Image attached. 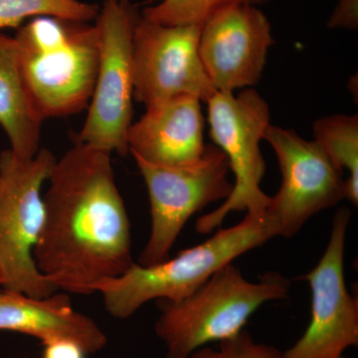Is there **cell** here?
Masks as SVG:
<instances>
[{
    "label": "cell",
    "mask_w": 358,
    "mask_h": 358,
    "mask_svg": "<svg viewBox=\"0 0 358 358\" xmlns=\"http://www.w3.org/2000/svg\"><path fill=\"white\" fill-rule=\"evenodd\" d=\"M0 289H2L1 275H0Z\"/></svg>",
    "instance_id": "7402d4cb"
},
{
    "label": "cell",
    "mask_w": 358,
    "mask_h": 358,
    "mask_svg": "<svg viewBox=\"0 0 358 358\" xmlns=\"http://www.w3.org/2000/svg\"><path fill=\"white\" fill-rule=\"evenodd\" d=\"M129 0H103L95 25L100 59L86 121L74 141L124 157L133 119L134 28L141 20Z\"/></svg>",
    "instance_id": "8992f818"
},
{
    "label": "cell",
    "mask_w": 358,
    "mask_h": 358,
    "mask_svg": "<svg viewBox=\"0 0 358 358\" xmlns=\"http://www.w3.org/2000/svg\"><path fill=\"white\" fill-rule=\"evenodd\" d=\"M207 105L210 138L227 157L235 183L229 197L218 208L197 219L195 230L199 234L221 227L231 212L263 215L271 200L261 188L266 162L260 143L271 124L265 99L248 88L237 96L216 92Z\"/></svg>",
    "instance_id": "52a82bcc"
},
{
    "label": "cell",
    "mask_w": 358,
    "mask_h": 358,
    "mask_svg": "<svg viewBox=\"0 0 358 358\" xmlns=\"http://www.w3.org/2000/svg\"><path fill=\"white\" fill-rule=\"evenodd\" d=\"M134 157L148 187L152 227L138 265L164 262L187 221L207 205L226 200L234 183L228 178L227 157L216 145H206L194 164L164 166Z\"/></svg>",
    "instance_id": "ba28073f"
},
{
    "label": "cell",
    "mask_w": 358,
    "mask_h": 358,
    "mask_svg": "<svg viewBox=\"0 0 358 358\" xmlns=\"http://www.w3.org/2000/svg\"><path fill=\"white\" fill-rule=\"evenodd\" d=\"M268 0H159L141 13L145 20L167 26H199L220 9L236 4L261 6Z\"/></svg>",
    "instance_id": "ac0fdd59"
},
{
    "label": "cell",
    "mask_w": 358,
    "mask_h": 358,
    "mask_svg": "<svg viewBox=\"0 0 358 358\" xmlns=\"http://www.w3.org/2000/svg\"><path fill=\"white\" fill-rule=\"evenodd\" d=\"M0 331L39 339L42 345L66 339L86 355H95L108 345V336L88 315L72 307L69 296L58 292L44 298L0 289Z\"/></svg>",
    "instance_id": "5bb4252c"
},
{
    "label": "cell",
    "mask_w": 358,
    "mask_h": 358,
    "mask_svg": "<svg viewBox=\"0 0 358 358\" xmlns=\"http://www.w3.org/2000/svg\"><path fill=\"white\" fill-rule=\"evenodd\" d=\"M273 44L267 16L255 6L236 4L201 26L200 60L216 91L234 93L260 81Z\"/></svg>",
    "instance_id": "7c38bea8"
},
{
    "label": "cell",
    "mask_w": 358,
    "mask_h": 358,
    "mask_svg": "<svg viewBox=\"0 0 358 358\" xmlns=\"http://www.w3.org/2000/svg\"><path fill=\"white\" fill-rule=\"evenodd\" d=\"M43 122L26 88L15 38L0 33V126L18 159L38 152Z\"/></svg>",
    "instance_id": "9a60e30c"
},
{
    "label": "cell",
    "mask_w": 358,
    "mask_h": 358,
    "mask_svg": "<svg viewBox=\"0 0 358 358\" xmlns=\"http://www.w3.org/2000/svg\"><path fill=\"white\" fill-rule=\"evenodd\" d=\"M199 26L159 24L141 16L133 38L134 99L145 108L178 96L216 93L200 60Z\"/></svg>",
    "instance_id": "30bf717a"
},
{
    "label": "cell",
    "mask_w": 358,
    "mask_h": 358,
    "mask_svg": "<svg viewBox=\"0 0 358 358\" xmlns=\"http://www.w3.org/2000/svg\"><path fill=\"white\" fill-rule=\"evenodd\" d=\"M16 358H28V357H16Z\"/></svg>",
    "instance_id": "603a6c76"
},
{
    "label": "cell",
    "mask_w": 358,
    "mask_h": 358,
    "mask_svg": "<svg viewBox=\"0 0 358 358\" xmlns=\"http://www.w3.org/2000/svg\"><path fill=\"white\" fill-rule=\"evenodd\" d=\"M264 140L274 150L282 173L281 187L266 213L279 236L292 238L313 215L345 199L343 173L317 141L305 140L294 129L270 124Z\"/></svg>",
    "instance_id": "9c48e42d"
},
{
    "label": "cell",
    "mask_w": 358,
    "mask_h": 358,
    "mask_svg": "<svg viewBox=\"0 0 358 358\" xmlns=\"http://www.w3.org/2000/svg\"><path fill=\"white\" fill-rule=\"evenodd\" d=\"M329 28L355 30L358 27V0H338L327 21Z\"/></svg>",
    "instance_id": "ffe728a7"
},
{
    "label": "cell",
    "mask_w": 358,
    "mask_h": 358,
    "mask_svg": "<svg viewBox=\"0 0 358 358\" xmlns=\"http://www.w3.org/2000/svg\"><path fill=\"white\" fill-rule=\"evenodd\" d=\"M100 6L81 0H0V29L20 28L29 18L51 16L81 22L96 20Z\"/></svg>",
    "instance_id": "e0dca14e"
},
{
    "label": "cell",
    "mask_w": 358,
    "mask_h": 358,
    "mask_svg": "<svg viewBox=\"0 0 358 358\" xmlns=\"http://www.w3.org/2000/svg\"><path fill=\"white\" fill-rule=\"evenodd\" d=\"M14 38L26 88L43 121L88 106L100 59L95 24L40 16L18 28Z\"/></svg>",
    "instance_id": "7a4b0ae2"
},
{
    "label": "cell",
    "mask_w": 358,
    "mask_h": 358,
    "mask_svg": "<svg viewBox=\"0 0 358 358\" xmlns=\"http://www.w3.org/2000/svg\"><path fill=\"white\" fill-rule=\"evenodd\" d=\"M112 154L74 141L56 160L43 196L44 220L33 251L59 291L88 296L134 263L131 222Z\"/></svg>",
    "instance_id": "6da1fadb"
},
{
    "label": "cell",
    "mask_w": 358,
    "mask_h": 358,
    "mask_svg": "<svg viewBox=\"0 0 358 358\" xmlns=\"http://www.w3.org/2000/svg\"><path fill=\"white\" fill-rule=\"evenodd\" d=\"M203 131L201 101L193 96H174L147 108L131 124L129 152L157 166H187L203 155Z\"/></svg>",
    "instance_id": "4fadbf2b"
},
{
    "label": "cell",
    "mask_w": 358,
    "mask_h": 358,
    "mask_svg": "<svg viewBox=\"0 0 358 358\" xmlns=\"http://www.w3.org/2000/svg\"><path fill=\"white\" fill-rule=\"evenodd\" d=\"M352 211L341 208L333 220L324 255L303 277L312 291L310 324L282 358H346L358 345V300L346 288V235Z\"/></svg>",
    "instance_id": "8fae6325"
},
{
    "label": "cell",
    "mask_w": 358,
    "mask_h": 358,
    "mask_svg": "<svg viewBox=\"0 0 358 358\" xmlns=\"http://www.w3.org/2000/svg\"><path fill=\"white\" fill-rule=\"evenodd\" d=\"M289 286L277 272L250 282L230 263L187 298L162 301L155 329L166 348V358H189L209 343L234 338L261 306L286 299Z\"/></svg>",
    "instance_id": "277c9868"
},
{
    "label": "cell",
    "mask_w": 358,
    "mask_h": 358,
    "mask_svg": "<svg viewBox=\"0 0 358 358\" xmlns=\"http://www.w3.org/2000/svg\"><path fill=\"white\" fill-rule=\"evenodd\" d=\"M278 236L277 226L267 213H247L241 222L216 231L174 258L150 267L134 263L119 277L96 284L94 293L102 296L112 317L129 319L150 301L176 303L187 298L224 266Z\"/></svg>",
    "instance_id": "3957f363"
},
{
    "label": "cell",
    "mask_w": 358,
    "mask_h": 358,
    "mask_svg": "<svg viewBox=\"0 0 358 358\" xmlns=\"http://www.w3.org/2000/svg\"><path fill=\"white\" fill-rule=\"evenodd\" d=\"M189 358H282V353L273 345L257 343L248 331L218 343L216 348L204 346Z\"/></svg>",
    "instance_id": "d6986e66"
},
{
    "label": "cell",
    "mask_w": 358,
    "mask_h": 358,
    "mask_svg": "<svg viewBox=\"0 0 358 358\" xmlns=\"http://www.w3.org/2000/svg\"><path fill=\"white\" fill-rule=\"evenodd\" d=\"M42 358H86V352L77 343L66 339L51 341L44 345Z\"/></svg>",
    "instance_id": "44dd1931"
},
{
    "label": "cell",
    "mask_w": 358,
    "mask_h": 358,
    "mask_svg": "<svg viewBox=\"0 0 358 358\" xmlns=\"http://www.w3.org/2000/svg\"><path fill=\"white\" fill-rule=\"evenodd\" d=\"M315 141L341 173L348 169L345 199L358 204V115L338 114L313 122Z\"/></svg>",
    "instance_id": "2e32d148"
},
{
    "label": "cell",
    "mask_w": 358,
    "mask_h": 358,
    "mask_svg": "<svg viewBox=\"0 0 358 358\" xmlns=\"http://www.w3.org/2000/svg\"><path fill=\"white\" fill-rule=\"evenodd\" d=\"M56 157L41 148L30 159L0 152V275L2 289L44 298L59 289L33 256L44 220L42 187Z\"/></svg>",
    "instance_id": "5b68a950"
}]
</instances>
